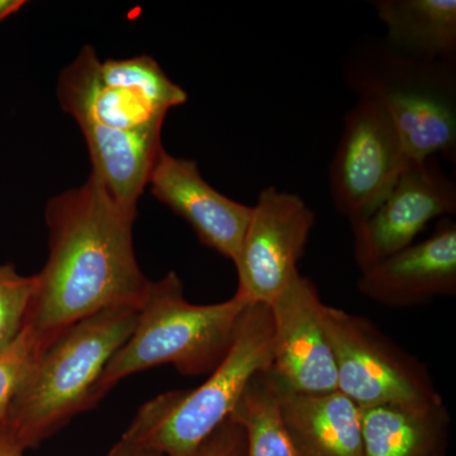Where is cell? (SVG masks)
<instances>
[{"instance_id":"6","label":"cell","mask_w":456,"mask_h":456,"mask_svg":"<svg viewBox=\"0 0 456 456\" xmlns=\"http://www.w3.org/2000/svg\"><path fill=\"white\" fill-rule=\"evenodd\" d=\"M338 389L359 408L443 403L428 368L368 318L323 305Z\"/></svg>"},{"instance_id":"7","label":"cell","mask_w":456,"mask_h":456,"mask_svg":"<svg viewBox=\"0 0 456 456\" xmlns=\"http://www.w3.org/2000/svg\"><path fill=\"white\" fill-rule=\"evenodd\" d=\"M407 163L401 137L382 104L360 97L345 116L330 165V189L338 212L350 224L367 218L391 193Z\"/></svg>"},{"instance_id":"20","label":"cell","mask_w":456,"mask_h":456,"mask_svg":"<svg viewBox=\"0 0 456 456\" xmlns=\"http://www.w3.org/2000/svg\"><path fill=\"white\" fill-rule=\"evenodd\" d=\"M45 351L42 342L27 325L16 340L0 350V422L4 421L14 398Z\"/></svg>"},{"instance_id":"17","label":"cell","mask_w":456,"mask_h":456,"mask_svg":"<svg viewBox=\"0 0 456 456\" xmlns=\"http://www.w3.org/2000/svg\"><path fill=\"white\" fill-rule=\"evenodd\" d=\"M387 46L422 61H455V0H378Z\"/></svg>"},{"instance_id":"23","label":"cell","mask_w":456,"mask_h":456,"mask_svg":"<svg viewBox=\"0 0 456 456\" xmlns=\"http://www.w3.org/2000/svg\"><path fill=\"white\" fill-rule=\"evenodd\" d=\"M25 449L13 436L4 422H0V456H23Z\"/></svg>"},{"instance_id":"14","label":"cell","mask_w":456,"mask_h":456,"mask_svg":"<svg viewBox=\"0 0 456 456\" xmlns=\"http://www.w3.org/2000/svg\"><path fill=\"white\" fill-rule=\"evenodd\" d=\"M285 432L298 456H364L362 411L340 391L281 392Z\"/></svg>"},{"instance_id":"13","label":"cell","mask_w":456,"mask_h":456,"mask_svg":"<svg viewBox=\"0 0 456 456\" xmlns=\"http://www.w3.org/2000/svg\"><path fill=\"white\" fill-rule=\"evenodd\" d=\"M101 62L92 46H84L64 69L57 86L62 110L77 126L161 134L167 112L136 90L104 82L99 71Z\"/></svg>"},{"instance_id":"21","label":"cell","mask_w":456,"mask_h":456,"mask_svg":"<svg viewBox=\"0 0 456 456\" xmlns=\"http://www.w3.org/2000/svg\"><path fill=\"white\" fill-rule=\"evenodd\" d=\"M37 279L20 275L12 264L0 263V350L16 340L27 322Z\"/></svg>"},{"instance_id":"12","label":"cell","mask_w":456,"mask_h":456,"mask_svg":"<svg viewBox=\"0 0 456 456\" xmlns=\"http://www.w3.org/2000/svg\"><path fill=\"white\" fill-rule=\"evenodd\" d=\"M359 292L387 307H413L456 292V224L441 218L425 241L362 273Z\"/></svg>"},{"instance_id":"1","label":"cell","mask_w":456,"mask_h":456,"mask_svg":"<svg viewBox=\"0 0 456 456\" xmlns=\"http://www.w3.org/2000/svg\"><path fill=\"white\" fill-rule=\"evenodd\" d=\"M137 211L125 208L90 174L45 209L49 257L38 274L26 325L45 349L84 318L108 308L139 307L150 281L134 245Z\"/></svg>"},{"instance_id":"5","label":"cell","mask_w":456,"mask_h":456,"mask_svg":"<svg viewBox=\"0 0 456 456\" xmlns=\"http://www.w3.org/2000/svg\"><path fill=\"white\" fill-rule=\"evenodd\" d=\"M455 61H422L387 45L359 57L350 68L351 89L382 104L408 161L435 155L455 161Z\"/></svg>"},{"instance_id":"24","label":"cell","mask_w":456,"mask_h":456,"mask_svg":"<svg viewBox=\"0 0 456 456\" xmlns=\"http://www.w3.org/2000/svg\"><path fill=\"white\" fill-rule=\"evenodd\" d=\"M25 0H0V22L13 16L20 8L25 7Z\"/></svg>"},{"instance_id":"19","label":"cell","mask_w":456,"mask_h":456,"mask_svg":"<svg viewBox=\"0 0 456 456\" xmlns=\"http://www.w3.org/2000/svg\"><path fill=\"white\" fill-rule=\"evenodd\" d=\"M99 71L104 82L136 90L165 112L188 101L185 90L174 83L150 56L108 59L101 62Z\"/></svg>"},{"instance_id":"3","label":"cell","mask_w":456,"mask_h":456,"mask_svg":"<svg viewBox=\"0 0 456 456\" xmlns=\"http://www.w3.org/2000/svg\"><path fill=\"white\" fill-rule=\"evenodd\" d=\"M248 305L236 294L193 305L175 272L150 281L134 331L99 378L94 404L125 378L150 368L169 364L189 377L211 373L230 349Z\"/></svg>"},{"instance_id":"2","label":"cell","mask_w":456,"mask_h":456,"mask_svg":"<svg viewBox=\"0 0 456 456\" xmlns=\"http://www.w3.org/2000/svg\"><path fill=\"white\" fill-rule=\"evenodd\" d=\"M274 327L269 305H248L226 355L191 391L161 393L137 411L121 440L164 456H194L227 421L251 380L272 367Z\"/></svg>"},{"instance_id":"18","label":"cell","mask_w":456,"mask_h":456,"mask_svg":"<svg viewBox=\"0 0 456 456\" xmlns=\"http://www.w3.org/2000/svg\"><path fill=\"white\" fill-rule=\"evenodd\" d=\"M281 388L269 369L251 380L232 415L245 428L246 456H298L281 415Z\"/></svg>"},{"instance_id":"9","label":"cell","mask_w":456,"mask_h":456,"mask_svg":"<svg viewBox=\"0 0 456 456\" xmlns=\"http://www.w3.org/2000/svg\"><path fill=\"white\" fill-rule=\"evenodd\" d=\"M455 212V182L437 167L436 160L408 161L379 207L351 224L354 257L360 272L412 245L431 221Z\"/></svg>"},{"instance_id":"4","label":"cell","mask_w":456,"mask_h":456,"mask_svg":"<svg viewBox=\"0 0 456 456\" xmlns=\"http://www.w3.org/2000/svg\"><path fill=\"white\" fill-rule=\"evenodd\" d=\"M137 317L139 307L108 308L75 323L47 347L3 421L23 449L36 448L94 407L99 378Z\"/></svg>"},{"instance_id":"15","label":"cell","mask_w":456,"mask_h":456,"mask_svg":"<svg viewBox=\"0 0 456 456\" xmlns=\"http://www.w3.org/2000/svg\"><path fill=\"white\" fill-rule=\"evenodd\" d=\"M92 160V175L125 208L137 211L152 167L163 151L161 134L108 130L80 125Z\"/></svg>"},{"instance_id":"10","label":"cell","mask_w":456,"mask_h":456,"mask_svg":"<svg viewBox=\"0 0 456 456\" xmlns=\"http://www.w3.org/2000/svg\"><path fill=\"white\" fill-rule=\"evenodd\" d=\"M323 305L316 285L301 273L269 305L274 327L269 370L285 393L338 391L334 354L322 325Z\"/></svg>"},{"instance_id":"8","label":"cell","mask_w":456,"mask_h":456,"mask_svg":"<svg viewBox=\"0 0 456 456\" xmlns=\"http://www.w3.org/2000/svg\"><path fill=\"white\" fill-rule=\"evenodd\" d=\"M316 217L301 197L268 187L251 207L235 260L236 296L248 305H272L298 274V263Z\"/></svg>"},{"instance_id":"16","label":"cell","mask_w":456,"mask_h":456,"mask_svg":"<svg viewBox=\"0 0 456 456\" xmlns=\"http://www.w3.org/2000/svg\"><path fill=\"white\" fill-rule=\"evenodd\" d=\"M362 411L364 456H446L452 419L445 404Z\"/></svg>"},{"instance_id":"11","label":"cell","mask_w":456,"mask_h":456,"mask_svg":"<svg viewBox=\"0 0 456 456\" xmlns=\"http://www.w3.org/2000/svg\"><path fill=\"white\" fill-rule=\"evenodd\" d=\"M151 194L187 222L203 245L235 263L251 207L236 202L209 185L196 161L163 151L149 179Z\"/></svg>"},{"instance_id":"22","label":"cell","mask_w":456,"mask_h":456,"mask_svg":"<svg viewBox=\"0 0 456 456\" xmlns=\"http://www.w3.org/2000/svg\"><path fill=\"white\" fill-rule=\"evenodd\" d=\"M248 455V439L245 428L231 416L217 428L194 456H246ZM108 456H164L154 452L119 440L110 449Z\"/></svg>"}]
</instances>
